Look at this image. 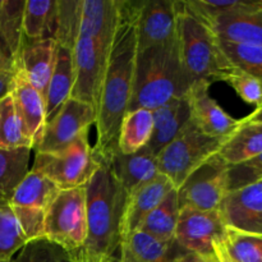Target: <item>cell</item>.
<instances>
[{
  "mask_svg": "<svg viewBox=\"0 0 262 262\" xmlns=\"http://www.w3.org/2000/svg\"><path fill=\"white\" fill-rule=\"evenodd\" d=\"M212 256H214L215 262H234L230 258V256L228 255L223 239L214 242V246H212Z\"/></svg>",
  "mask_w": 262,
  "mask_h": 262,
  "instance_id": "ab89813d",
  "label": "cell"
},
{
  "mask_svg": "<svg viewBox=\"0 0 262 262\" xmlns=\"http://www.w3.org/2000/svg\"><path fill=\"white\" fill-rule=\"evenodd\" d=\"M102 262H119V256H112V257H107L105 260H102Z\"/></svg>",
  "mask_w": 262,
  "mask_h": 262,
  "instance_id": "bcb514c9",
  "label": "cell"
},
{
  "mask_svg": "<svg viewBox=\"0 0 262 262\" xmlns=\"http://www.w3.org/2000/svg\"><path fill=\"white\" fill-rule=\"evenodd\" d=\"M26 0H0V53L14 61L20 50Z\"/></svg>",
  "mask_w": 262,
  "mask_h": 262,
  "instance_id": "d4e9b609",
  "label": "cell"
},
{
  "mask_svg": "<svg viewBox=\"0 0 262 262\" xmlns=\"http://www.w3.org/2000/svg\"><path fill=\"white\" fill-rule=\"evenodd\" d=\"M223 82L232 86L238 96L247 104L255 105L256 107L262 105V82L256 77L234 68L224 77Z\"/></svg>",
  "mask_w": 262,
  "mask_h": 262,
  "instance_id": "8d00e7d4",
  "label": "cell"
},
{
  "mask_svg": "<svg viewBox=\"0 0 262 262\" xmlns=\"http://www.w3.org/2000/svg\"><path fill=\"white\" fill-rule=\"evenodd\" d=\"M58 43L54 38L23 40L17 59L15 69L45 99L49 82L55 67Z\"/></svg>",
  "mask_w": 262,
  "mask_h": 262,
  "instance_id": "2e32d148",
  "label": "cell"
},
{
  "mask_svg": "<svg viewBox=\"0 0 262 262\" xmlns=\"http://www.w3.org/2000/svg\"><path fill=\"white\" fill-rule=\"evenodd\" d=\"M120 20V0H82L79 36L72 50L74 87L71 97L86 102L96 113Z\"/></svg>",
  "mask_w": 262,
  "mask_h": 262,
  "instance_id": "7a4b0ae2",
  "label": "cell"
},
{
  "mask_svg": "<svg viewBox=\"0 0 262 262\" xmlns=\"http://www.w3.org/2000/svg\"><path fill=\"white\" fill-rule=\"evenodd\" d=\"M102 160L106 161L114 178L128 194L160 174L158 155L147 146L130 155H124L115 150Z\"/></svg>",
  "mask_w": 262,
  "mask_h": 262,
  "instance_id": "ac0fdd59",
  "label": "cell"
},
{
  "mask_svg": "<svg viewBox=\"0 0 262 262\" xmlns=\"http://www.w3.org/2000/svg\"><path fill=\"white\" fill-rule=\"evenodd\" d=\"M142 2L122 0V20L117 31L97 107V141L94 150L106 159L117 150L120 124L129 107L137 58V20Z\"/></svg>",
  "mask_w": 262,
  "mask_h": 262,
  "instance_id": "6da1fadb",
  "label": "cell"
},
{
  "mask_svg": "<svg viewBox=\"0 0 262 262\" xmlns=\"http://www.w3.org/2000/svg\"><path fill=\"white\" fill-rule=\"evenodd\" d=\"M84 189L87 239L83 248L92 257L102 261L114 256L122 243V224L128 193L102 159L101 165L87 182Z\"/></svg>",
  "mask_w": 262,
  "mask_h": 262,
  "instance_id": "277c9868",
  "label": "cell"
},
{
  "mask_svg": "<svg viewBox=\"0 0 262 262\" xmlns=\"http://www.w3.org/2000/svg\"><path fill=\"white\" fill-rule=\"evenodd\" d=\"M73 255H74V262H102V261L96 260L95 257H92V256L90 255L83 247L74 251Z\"/></svg>",
  "mask_w": 262,
  "mask_h": 262,
  "instance_id": "7bdbcfd3",
  "label": "cell"
},
{
  "mask_svg": "<svg viewBox=\"0 0 262 262\" xmlns=\"http://www.w3.org/2000/svg\"><path fill=\"white\" fill-rule=\"evenodd\" d=\"M219 212L227 228L262 235V181L228 192Z\"/></svg>",
  "mask_w": 262,
  "mask_h": 262,
  "instance_id": "5bb4252c",
  "label": "cell"
},
{
  "mask_svg": "<svg viewBox=\"0 0 262 262\" xmlns=\"http://www.w3.org/2000/svg\"><path fill=\"white\" fill-rule=\"evenodd\" d=\"M177 36L182 60L193 83L223 81L235 68L220 48L211 28L194 17L184 2H176Z\"/></svg>",
  "mask_w": 262,
  "mask_h": 262,
  "instance_id": "5b68a950",
  "label": "cell"
},
{
  "mask_svg": "<svg viewBox=\"0 0 262 262\" xmlns=\"http://www.w3.org/2000/svg\"><path fill=\"white\" fill-rule=\"evenodd\" d=\"M177 262H215L214 256H204L194 252H184L178 257Z\"/></svg>",
  "mask_w": 262,
  "mask_h": 262,
  "instance_id": "60d3db41",
  "label": "cell"
},
{
  "mask_svg": "<svg viewBox=\"0 0 262 262\" xmlns=\"http://www.w3.org/2000/svg\"><path fill=\"white\" fill-rule=\"evenodd\" d=\"M173 189H176L173 183L164 174H159L152 181L142 184L128 194L122 224V242L140 229L146 217Z\"/></svg>",
  "mask_w": 262,
  "mask_h": 262,
  "instance_id": "e0dca14e",
  "label": "cell"
},
{
  "mask_svg": "<svg viewBox=\"0 0 262 262\" xmlns=\"http://www.w3.org/2000/svg\"><path fill=\"white\" fill-rule=\"evenodd\" d=\"M43 232L49 241L71 252L83 247L87 239L84 186L59 191L46 212Z\"/></svg>",
  "mask_w": 262,
  "mask_h": 262,
  "instance_id": "ba28073f",
  "label": "cell"
},
{
  "mask_svg": "<svg viewBox=\"0 0 262 262\" xmlns=\"http://www.w3.org/2000/svg\"><path fill=\"white\" fill-rule=\"evenodd\" d=\"M82 0H58L55 41L59 46L73 50L79 36Z\"/></svg>",
  "mask_w": 262,
  "mask_h": 262,
  "instance_id": "d6a6232c",
  "label": "cell"
},
{
  "mask_svg": "<svg viewBox=\"0 0 262 262\" xmlns=\"http://www.w3.org/2000/svg\"><path fill=\"white\" fill-rule=\"evenodd\" d=\"M209 27L219 41L262 48V5L251 12L216 18Z\"/></svg>",
  "mask_w": 262,
  "mask_h": 262,
  "instance_id": "44dd1931",
  "label": "cell"
},
{
  "mask_svg": "<svg viewBox=\"0 0 262 262\" xmlns=\"http://www.w3.org/2000/svg\"><path fill=\"white\" fill-rule=\"evenodd\" d=\"M224 141L204 135L191 120L159 152V173L164 174L178 189L197 168L219 152Z\"/></svg>",
  "mask_w": 262,
  "mask_h": 262,
  "instance_id": "52a82bcc",
  "label": "cell"
},
{
  "mask_svg": "<svg viewBox=\"0 0 262 262\" xmlns=\"http://www.w3.org/2000/svg\"><path fill=\"white\" fill-rule=\"evenodd\" d=\"M27 242L9 200L0 197V260L10 261Z\"/></svg>",
  "mask_w": 262,
  "mask_h": 262,
  "instance_id": "1f68e13d",
  "label": "cell"
},
{
  "mask_svg": "<svg viewBox=\"0 0 262 262\" xmlns=\"http://www.w3.org/2000/svg\"><path fill=\"white\" fill-rule=\"evenodd\" d=\"M211 83L196 81L189 89L188 97L191 107V120L204 135L219 140H227L241 125L242 119L230 117L209 94Z\"/></svg>",
  "mask_w": 262,
  "mask_h": 262,
  "instance_id": "4fadbf2b",
  "label": "cell"
},
{
  "mask_svg": "<svg viewBox=\"0 0 262 262\" xmlns=\"http://www.w3.org/2000/svg\"><path fill=\"white\" fill-rule=\"evenodd\" d=\"M32 150V141L15 109L12 95L0 101V148H22Z\"/></svg>",
  "mask_w": 262,
  "mask_h": 262,
  "instance_id": "f546056e",
  "label": "cell"
},
{
  "mask_svg": "<svg viewBox=\"0 0 262 262\" xmlns=\"http://www.w3.org/2000/svg\"><path fill=\"white\" fill-rule=\"evenodd\" d=\"M17 71V69H15ZM12 97L15 109L25 124L26 130L32 141V147L36 148L42 138L46 125V104L42 95L33 89L19 73L15 74Z\"/></svg>",
  "mask_w": 262,
  "mask_h": 262,
  "instance_id": "d6986e66",
  "label": "cell"
},
{
  "mask_svg": "<svg viewBox=\"0 0 262 262\" xmlns=\"http://www.w3.org/2000/svg\"><path fill=\"white\" fill-rule=\"evenodd\" d=\"M262 154V122L243 118L239 127L223 142L217 155L227 165L233 166Z\"/></svg>",
  "mask_w": 262,
  "mask_h": 262,
  "instance_id": "7402d4cb",
  "label": "cell"
},
{
  "mask_svg": "<svg viewBox=\"0 0 262 262\" xmlns=\"http://www.w3.org/2000/svg\"><path fill=\"white\" fill-rule=\"evenodd\" d=\"M119 262H140L133 252L130 251L129 246L125 242H122L119 246Z\"/></svg>",
  "mask_w": 262,
  "mask_h": 262,
  "instance_id": "b9f144b4",
  "label": "cell"
},
{
  "mask_svg": "<svg viewBox=\"0 0 262 262\" xmlns=\"http://www.w3.org/2000/svg\"><path fill=\"white\" fill-rule=\"evenodd\" d=\"M138 50L163 45L177 36V8L173 0H142L137 20Z\"/></svg>",
  "mask_w": 262,
  "mask_h": 262,
  "instance_id": "9a60e30c",
  "label": "cell"
},
{
  "mask_svg": "<svg viewBox=\"0 0 262 262\" xmlns=\"http://www.w3.org/2000/svg\"><path fill=\"white\" fill-rule=\"evenodd\" d=\"M89 130L61 150L36 152L31 170L50 179L60 191L86 186L101 165L100 156L90 146Z\"/></svg>",
  "mask_w": 262,
  "mask_h": 262,
  "instance_id": "8992f818",
  "label": "cell"
},
{
  "mask_svg": "<svg viewBox=\"0 0 262 262\" xmlns=\"http://www.w3.org/2000/svg\"><path fill=\"white\" fill-rule=\"evenodd\" d=\"M9 262H74V255L46 237L31 239Z\"/></svg>",
  "mask_w": 262,
  "mask_h": 262,
  "instance_id": "836d02e7",
  "label": "cell"
},
{
  "mask_svg": "<svg viewBox=\"0 0 262 262\" xmlns=\"http://www.w3.org/2000/svg\"><path fill=\"white\" fill-rule=\"evenodd\" d=\"M223 53L235 68L256 77L262 82V48L219 41Z\"/></svg>",
  "mask_w": 262,
  "mask_h": 262,
  "instance_id": "d590c367",
  "label": "cell"
},
{
  "mask_svg": "<svg viewBox=\"0 0 262 262\" xmlns=\"http://www.w3.org/2000/svg\"><path fill=\"white\" fill-rule=\"evenodd\" d=\"M225 227L219 210L200 211V210L181 209L176 241L184 251L204 256H212L214 242L224 239Z\"/></svg>",
  "mask_w": 262,
  "mask_h": 262,
  "instance_id": "7c38bea8",
  "label": "cell"
},
{
  "mask_svg": "<svg viewBox=\"0 0 262 262\" xmlns=\"http://www.w3.org/2000/svg\"><path fill=\"white\" fill-rule=\"evenodd\" d=\"M74 87L73 54L69 49L58 45L55 67L45 96L46 120L51 119L59 109L71 99Z\"/></svg>",
  "mask_w": 262,
  "mask_h": 262,
  "instance_id": "603a6c76",
  "label": "cell"
},
{
  "mask_svg": "<svg viewBox=\"0 0 262 262\" xmlns=\"http://www.w3.org/2000/svg\"><path fill=\"white\" fill-rule=\"evenodd\" d=\"M0 262H9V261H2V260H0Z\"/></svg>",
  "mask_w": 262,
  "mask_h": 262,
  "instance_id": "7dc6e473",
  "label": "cell"
},
{
  "mask_svg": "<svg viewBox=\"0 0 262 262\" xmlns=\"http://www.w3.org/2000/svg\"><path fill=\"white\" fill-rule=\"evenodd\" d=\"M31 148H0V197L10 200L28 174Z\"/></svg>",
  "mask_w": 262,
  "mask_h": 262,
  "instance_id": "f1b7e54d",
  "label": "cell"
},
{
  "mask_svg": "<svg viewBox=\"0 0 262 262\" xmlns=\"http://www.w3.org/2000/svg\"><path fill=\"white\" fill-rule=\"evenodd\" d=\"M229 165L217 154L197 168L177 189L179 207L200 211L219 210L227 191V174Z\"/></svg>",
  "mask_w": 262,
  "mask_h": 262,
  "instance_id": "30bf717a",
  "label": "cell"
},
{
  "mask_svg": "<svg viewBox=\"0 0 262 262\" xmlns=\"http://www.w3.org/2000/svg\"><path fill=\"white\" fill-rule=\"evenodd\" d=\"M260 181H262V154L251 160L228 168L227 191H235Z\"/></svg>",
  "mask_w": 262,
  "mask_h": 262,
  "instance_id": "74e56055",
  "label": "cell"
},
{
  "mask_svg": "<svg viewBox=\"0 0 262 262\" xmlns=\"http://www.w3.org/2000/svg\"><path fill=\"white\" fill-rule=\"evenodd\" d=\"M154 133L147 147L159 155L166 145L171 142L181 130L191 122V107L188 97H178L152 110Z\"/></svg>",
  "mask_w": 262,
  "mask_h": 262,
  "instance_id": "ffe728a7",
  "label": "cell"
},
{
  "mask_svg": "<svg viewBox=\"0 0 262 262\" xmlns=\"http://www.w3.org/2000/svg\"><path fill=\"white\" fill-rule=\"evenodd\" d=\"M246 119L251 120V122H262V105L256 107L255 112L251 113L248 117H246Z\"/></svg>",
  "mask_w": 262,
  "mask_h": 262,
  "instance_id": "ee69618b",
  "label": "cell"
},
{
  "mask_svg": "<svg viewBox=\"0 0 262 262\" xmlns=\"http://www.w3.org/2000/svg\"><path fill=\"white\" fill-rule=\"evenodd\" d=\"M179 214H181V207L178 202V193L177 189H173L169 192L163 202L158 205L156 209L146 217L138 230L160 241H173L176 239Z\"/></svg>",
  "mask_w": 262,
  "mask_h": 262,
  "instance_id": "4316f807",
  "label": "cell"
},
{
  "mask_svg": "<svg viewBox=\"0 0 262 262\" xmlns=\"http://www.w3.org/2000/svg\"><path fill=\"white\" fill-rule=\"evenodd\" d=\"M184 5L194 17L209 26L216 18L257 9L262 5V0H230V2L188 0L184 2Z\"/></svg>",
  "mask_w": 262,
  "mask_h": 262,
  "instance_id": "4dcf8cb0",
  "label": "cell"
},
{
  "mask_svg": "<svg viewBox=\"0 0 262 262\" xmlns=\"http://www.w3.org/2000/svg\"><path fill=\"white\" fill-rule=\"evenodd\" d=\"M60 189L46 177L30 170L9 202L27 241L45 237V216Z\"/></svg>",
  "mask_w": 262,
  "mask_h": 262,
  "instance_id": "9c48e42d",
  "label": "cell"
},
{
  "mask_svg": "<svg viewBox=\"0 0 262 262\" xmlns=\"http://www.w3.org/2000/svg\"><path fill=\"white\" fill-rule=\"evenodd\" d=\"M154 133V113L148 109H136L125 113L118 135L117 150L130 155L150 143Z\"/></svg>",
  "mask_w": 262,
  "mask_h": 262,
  "instance_id": "cb8c5ba5",
  "label": "cell"
},
{
  "mask_svg": "<svg viewBox=\"0 0 262 262\" xmlns=\"http://www.w3.org/2000/svg\"><path fill=\"white\" fill-rule=\"evenodd\" d=\"M96 112L86 102L69 99L51 119L46 122L36 152H54L67 147L79 135L96 124Z\"/></svg>",
  "mask_w": 262,
  "mask_h": 262,
  "instance_id": "8fae6325",
  "label": "cell"
},
{
  "mask_svg": "<svg viewBox=\"0 0 262 262\" xmlns=\"http://www.w3.org/2000/svg\"><path fill=\"white\" fill-rule=\"evenodd\" d=\"M10 67H14V61L8 59L3 53H0V71H2V69L10 68Z\"/></svg>",
  "mask_w": 262,
  "mask_h": 262,
  "instance_id": "f6af8a7d",
  "label": "cell"
},
{
  "mask_svg": "<svg viewBox=\"0 0 262 262\" xmlns=\"http://www.w3.org/2000/svg\"><path fill=\"white\" fill-rule=\"evenodd\" d=\"M58 0H27L23 12V33L27 40L54 38Z\"/></svg>",
  "mask_w": 262,
  "mask_h": 262,
  "instance_id": "484cf974",
  "label": "cell"
},
{
  "mask_svg": "<svg viewBox=\"0 0 262 262\" xmlns=\"http://www.w3.org/2000/svg\"><path fill=\"white\" fill-rule=\"evenodd\" d=\"M15 74H17L15 66L0 71V101L8 95L12 94V90L14 87Z\"/></svg>",
  "mask_w": 262,
  "mask_h": 262,
  "instance_id": "f35d334b",
  "label": "cell"
},
{
  "mask_svg": "<svg viewBox=\"0 0 262 262\" xmlns=\"http://www.w3.org/2000/svg\"><path fill=\"white\" fill-rule=\"evenodd\" d=\"M123 242L129 246L140 262H177L179 256L186 252L176 239L160 241L140 230L132 233Z\"/></svg>",
  "mask_w": 262,
  "mask_h": 262,
  "instance_id": "83f0119b",
  "label": "cell"
},
{
  "mask_svg": "<svg viewBox=\"0 0 262 262\" xmlns=\"http://www.w3.org/2000/svg\"><path fill=\"white\" fill-rule=\"evenodd\" d=\"M223 242L234 262H262V235L227 228Z\"/></svg>",
  "mask_w": 262,
  "mask_h": 262,
  "instance_id": "e575fe53",
  "label": "cell"
},
{
  "mask_svg": "<svg viewBox=\"0 0 262 262\" xmlns=\"http://www.w3.org/2000/svg\"><path fill=\"white\" fill-rule=\"evenodd\" d=\"M193 81L184 68L178 36L163 45L137 51L129 110H155L187 96Z\"/></svg>",
  "mask_w": 262,
  "mask_h": 262,
  "instance_id": "3957f363",
  "label": "cell"
}]
</instances>
